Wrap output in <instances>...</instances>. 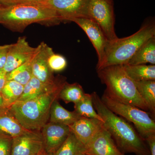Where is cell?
Wrapping results in <instances>:
<instances>
[{
  "instance_id": "1",
  "label": "cell",
  "mask_w": 155,
  "mask_h": 155,
  "mask_svg": "<svg viewBox=\"0 0 155 155\" xmlns=\"http://www.w3.org/2000/svg\"><path fill=\"white\" fill-rule=\"evenodd\" d=\"M94 107L104 121L117 146L125 152L136 155H150L149 150L135 128L124 118L114 114L103 102L96 92L91 94Z\"/></svg>"
},
{
  "instance_id": "2",
  "label": "cell",
  "mask_w": 155,
  "mask_h": 155,
  "mask_svg": "<svg viewBox=\"0 0 155 155\" xmlns=\"http://www.w3.org/2000/svg\"><path fill=\"white\" fill-rule=\"evenodd\" d=\"M61 20L56 12L38 4H17L0 8V23L22 32L34 23L56 24Z\"/></svg>"
},
{
  "instance_id": "3",
  "label": "cell",
  "mask_w": 155,
  "mask_h": 155,
  "mask_svg": "<svg viewBox=\"0 0 155 155\" xmlns=\"http://www.w3.org/2000/svg\"><path fill=\"white\" fill-rule=\"evenodd\" d=\"M97 71L102 83L106 85L104 92L109 96L120 102L149 111L134 81L127 75L123 65L109 66Z\"/></svg>"
},
{
  "instance_id": "4",
  "label": "cell",
  "mask_w": 155,
  "mask_h": 155,
  "mask_svg": "<svg viewBox=\"0 0 155 155\" xmlns=\"http://www.w3.org/2000/svg\"><path fill=\"white\" fill-rule=\"evenodd\" d=\"M60 90L45 94L32 99L17 101L8 108L17 121L25 129L40 131L49 120L50 110L58 99Z\"/></svg>"
},
{
  "instance_id": "5",
  "label": "cell",
  "mask_w": 155,
  "mask_h": 155,
  "mask_svg": "<svg viewBox=\"0 0 155 155\" xmlns=\"http://www.w3.org/2000/svg\"><path fill=\"white\" fill-rule=\"evenodd\" d=\"M154 36L155 25L152 20L146 22L136 32L130 36L121 38H118L107 41L105 59L100 69L109 66L127 64L141 46Z\"/></svg>"
},
{
  "instance_id": "6",
  "label": "cell",
  "mask_w": 155,
  "mask_h": 155,
  "mask_svg": "<svg viewBox=\"0 0 155 155\" xmlns=\"http://www.w3.org/2000/svg\"><path fill=\"white\" fill-rule=\"evenodd\" d=\"M101 99L108 109L133 123L144 140L155 134V120L146 111L134 106L118 101L104 93Z\"/></svg>"
},
{
  "instance_id": "7",
  "label": "cell",
  "mask_w": 155,
  "mask_h": 155,
  "mask_svg": "<svg viewBox=\"0 0 155 155\" xmlns=\"http://www.w3.org/2000/svg\"><path fill=\"white\" fill-rule=\"evenodd\" d=\"M86 18L91 19L99 26L108 41L118 38L115 29L113 0H89Z\"/></svg>"
},
{
  "instance_id": "8",
  "label": "cell",
  "mask_w": 155,
  "mask_h": 155,
  "mask_svg": "<svg viewBox=\"0 0 155 155\" xmlns=\"http://www.w3.org/2000/svg\"><path fill=\"white\" fill-rule=\"evenodd\" d=\"M89 0H43L36 3L52 10L61 21H69L73 18H87Z\"/></svg>"
},
{
  "instance_id": "9",
  "label": "cell",
  "mask_w": 155,
  "mask_h": 155,
  "mask_svg": "<svg viewBox=\"0 0 155 155\" xmlns=\"http://www.w3.org/2000/svg\"><path fill=\"white\" fill-rule=\"evenodd\" d=\"M69 21L75 22L83 29L91 41L97 55L96 69L99 70L104 62L106 46L108 41L101 29L95 22L88 18H73Z\"/></svg>"
},
{
  "instance_id": "10",
  "label": "cell",
  "mask_w": 155,
  "mask_h": 155,
  "mask_svg": "<svg viewBox=\"0 0 155 155\" xmlns=\"http://www.w3.org/2000/svg\"><path fill=\"white\" fill-rule=\"evenodd\" d=\"M45 152L41 130H29L13 138L11 155H40Z\"/></svg>"
},
{
  "instance_id": "11",
  "label": "cell",
  "mask_w": 155,
  "mask_h": 155,
  "mask_svg": "<svg viewBox=\"0 0 155 155\" xmlns=\"http://www.w3.org/2000/svg\"><path fill=\"white\" fill-rule=\"evenodd\" d=\"M37 48L30 46L25 37H20L9 48L5 65L3 69L8 73L32 58Z\"/></svg>"
},
{
  "instance_id": "12",
  "label": "cell",
  "mask_w": 155,
  "mask_h": 155,
  "mask_svg": "<svg viewBox=\"0 0 155 155\" xmlns=\"http://www.w3.org/2000/svg\"><path fill=\"white\" fill-rule=\"evenodd\" d=\"M36 48L31 62L32 75L43 83H52L57 77L49 67L48 59L53 49L44 42Z\"/></svg>"
},
{
  "instance_id": "13",
  "label": "cell",
  "mask_w": 155,
  "mask_h": 155,
  "mask_svg": "<svg viewBox=\"0 0 155 155\" xmlns=\"http://www.w3.org/2000/svg\"><path fill=\"white\" fill-rule=\"evenodd\" d=\"M70 132L67 125L51 122L46 123L41 130L45 151L55 152L67 139Z\"/></svg>"
},
{
  "instance_id": "14",
  "label": "cell",
  "mask_w": 155,
  "mask_h": 155,
  "mask_svg": "<svg viewBox=\"0 0 155 155\" xmlns=\"http://www.w3.org/2000/svg\"><path fill=\"white\" fill-rule=\"evenodd\" d=\"M69 127L84 147L104 127V122L100 120L82 116Z\"/></svg>"
},
{
  "instance_id": "15",
  "label": "cell",
  "mask_w": 155,
  "mask_h": 155,
  "mask_svg": "<svg viewBox=\"0 0 155 155\" xmlns=\"http://www.w3.org/2000/svg\"><path fill=\"white\" fill-rule=\"evenodd\" d=\"M66 82V78L64 76H58L52 83H45L32 76L24 85L23 92L17 101H28L45 94L60 90Z\"/></svg>"
},
{
  "instance_id": "16",
  "label": "cell",
  "mask_w": 155,
  "mask_h": 155,
  "mask_svg": "<svg viewBox=\"0 0 155 155\" xmlns=\"http://www.w3.org/2000/svg\"><path fill=\"white\" fill-rule=\"evenodd\" d=\"M85 153L90 155H125L115 143L105 127L85 147Z\"/></svg>"
},
{
  "instance_id": "17",
  "label": "cell",
  "mask_w": 155,
  "mask_h": 155,
  "mask_svg": "<svg viewBox=\"0 0 155 155\" xmlns=\"http://www.w3.org/2000/svg\"><path fill=\"white\" fill-rule=\"evenodd\" d=\"M28 131L17 121L8 108H0V134L13 138Z\"/></svg>"
},
{
  "instance_id": "18",
  "label": "cell",
  "mask_w": 155,
  "mask_h": 155,
  "mask_svg": "<svg viewBox=\"0 0 155 155\" xmlns=\"http://www.w3.org/2000/svg\"><path fill=\"white\" fill-rule=\"evenodd\" d=\"M58 100L54 101L51 107L50 122L69 126L81 117L75 110L71 112L65 109L60 104Z\"/></svg>"
},
{
  "instance_id": "19",
  "label": "cell",
  "mask_w": 155,
  "mask_h": 155,
  "mask_svg": "<svg viewBox=\"0 0 155 155\" xmlns=\"http://www.w3.org/2000/svg\"><path fill=\"white\" fill-rule=\"evenodd\" d=\"M155 64V36L149 39L141 46L127 64L131 65Z\"/></svg>"
},
{
  "instance_id": "20",
  "label": "cell",
  "mask_w": 155,
  "mask_h": 155,
  "mask_svg": "<svg viewBox=\"0 0 155 155\" xmlns=\"http://www.w3.org/2000/svg\"><path fill=\"white\" fill-rule=\"evenodd\" d=\"M125 72L134 81L155 80V65H123Z\"/></svg>"
},
{
  "instance_id": "21",
  "label": "cell",
  "mask_w": 155,
  "mask_h": 155,
  "mask_svg": "<svg viewBox=\"0 0 155 155\" xmlns=\"http://www.w3.org/2000/svg\"><path fill=\"white\" fill-rule=\"evenodd\" d=\"M134 81L137 89L153 117L155 115V80Z\"/></svg>"
},
{
  "instance_id": "22",
  "label": "cell",
  "mask_w": 155,
  "mask_h": 155,
  "mask_svg": "<svg viewBox=\"0 0 155 155\" xmlns=\"http://www.w3.org/2000/svg\"><path fill=\"white\" fill-rule=\"evenodd\" d=\"M85 93L82 86L78 83L69 84L66 82L61 88L58 99L66 104L72 102L74 104L83 99Z\"/></svg>"
},
{
  "instance_id": "23",
  "label": "cell",
  "mask_w": 155,
  "mask_h": 155,
  "mask_svg": "<svg viewBox=\"0 0 155 155\" xmlns=\"http://www.w3.org/2000/svg\"><path fill=\"white\" fill-rule=\"evenodd\" d=\"M24 86L13 80L7 81L1 93L7 108L17 102L23 92Z\"/></svg>"
},
{
  "instance_id": "24",
  "label": "cell",
  "mask_w": 155,
  "mask_h": 155,
  "mask_svg": "<svg viewBox=\"0 0 155 155\" xmlns=\"http://www.w3.org/2000/svg\"><path fill=\"white\" fill-rule=\"evenodd\" d=\"M84 146L70 132L67 139L54 155H79L85 152Z\"/></svg>"
},
{
  "instance_id": "25",
  "label": "cell",
  "mask_w": 155,
  "mask_h": 155,
  "mask_svg": "<svg viewBox=\"0 0 155 155\" xmlns=\"http://www.w3.org/2000/svg\"><path fill=\"white\" fill-rule=\"evenodd\" d=\"M32 58L26 63L7 73V81H14L23 86L28 83L33 76L31 69Z\"/></svg>"
},
{
  "instance_id": "26",
  "label": "cell",
  "mask_w": 155,
  "mask_h": 155,
  "mask_svg": "<svg viewBox=\"0 0 155 155\" xmlns=\"http://www.w3.org/2000/svg\"><path fill=\"white\" fill-rule=\"evenodd\" d=\"M74 109L82 117L98 119L104 122L101 117L95 110L91 94L85 93L83 99L74 104Z\"/></svg>"
},
{
  "instance_id": "27",
  "label": "cell",
  "mask_w": 155,
  "mask_h": 155,
  "mask_svg": "<svg viewBox=\"0 0 155 155\" xmlns=\"http://www.w3.org/2000/svg\"><path fill=\"white\" fill-rule=\"evenodd\" d=\"M48 63L50 69L53 72L63 71L67 65V60L64 56L55 54L53 51L48 56Z\"/></svg>"
},
{
  "instance_id": "28",
  "label": "cell",
  "mask_w": 155,
  "mask_h": 155,
  "mask_svg": "<svg viewBox=\"0 0 155 155\" xmlns=\"http://www.w3.org/2000/svg\"><path fill=\"white\" fill-rule=\"evenodd\" d=\"M13 138L0 134V155H12Z\"/></svg>"
},
{
  "instance_id": "29",
  "label": "cell",
  "mask_w": 155,
  "mask_h": 155,
  "mask_svg": "<svg viewBox=\"0 0 155 155\" xmlns=\"http://www.w3.org/2000/svg\"><path fill=\"white\" fill-rule=\"evenodd\" d=\"M11 45L0 46V69H3L5 65L7 54Z\"/></svg>"
},
{
  "instance_id": "30",
  "label": "cell",
  "mask_w": 155,
  "mask_h": 155,
  "mask_svg": "<svg viewBox=\"0 0 155 155\" xmlns=\"http://www.w3.org/2000/svg\"><path fill=\"white\" fill-rule=\"evenodd\" d=\"M145 140L149 147L150 155H155V134L148 137Z\"/></svg>"
},
{
  "instance_id": "31",
  "label": "cell",
  "mask_w": 155,
  "mask_h": 155,
  "mask_svg": "<svg viewBox=\"0 0 155 155\" xmlns=\"http://www.w3.org/2000/svg\"><path fill=\"white\" fill-rule=\"evenodd\" d=\"M6 75L7 73L4 69H0V92L7 81Z\"/></svg>"
},
{
  "instance_id": "32",
  "label": "cell",
  "mask_w": 155,
  "mask_h": 155,
  "mask_svg": "<svg viewBox=\"0 0 155 155\" xmlns=\"http://www.w3.org/2000/svg\"><path fill=\"white\" fill-rule=\"evenodd\" d=\"M43 0H16L15 4H36Z\"/></svg>"
},
{
  "instance_id": "33",
  "label": "cell",
  "mask_w": 155,
  "mask_h": 155,
  "mask_svg": "<svg viewBox=\"0 0 155 155\" xmlns=\"http://www.w3.org/2000/svg\"><path fill=\"white\" fill-rule=\"evenodd\" d=\"M16 0H0V6L5 7L14 5Z\"/></svg>"
},
{
  "instance_id": "34",
  "label": "cell",
  "mask_w": 155,
  "mask_h": 155,
  "mask_svg": "<svg viewBox=\"0 0 155 155\" xmlns=\"http://www.w3.org/2000/svg\"><path fill=\"white\" fill-rule=\"evenodd\" d=\"M7 107L3 100L2 97L0 93V108Z\"/></svg>"
},
{
  "instance_id": "35",
  "label": "cell",
  "mask_w": 155,
  "mask_h": 155,
  "mask_svg": "<svg viewBox=\"0 0 155 155\" xmlns=\"http://www.w3.org/2000/svg\"><path fill=\"white\" fill-rule=\"evenodd\" d=\"M40 155H54V153H49L45 152Z\"/></svg>"
},
{
  "instance_id": "36",
  "label": "cell",
  "mask_w": 155,
  "mask_h": 155,
  "mask_svg": "<svg viewBox=\"0 0 155 155\" xmlns=\"http://www.w3.org/2000/svg\"><path fill=\"white\" fill-rule=\"evenodd\" d=\"M79 155H90L87 154L85 153H82L81 154Z\"/></svg>"
},
{
  "instance_id": "37",
  "label": "cell",
  "mask_w": 155,
  "mask_h": 155,
  "mask_svg": "<svg viewBox=\"0 0 155 155\" xmlns=\"http://www.w3.org/2000/svg\"><path fill=\"white\" fill-rule=\"evenodd\" d=\"M1 6H0V8H1Z\"/></svg>"
}]
</instances>
